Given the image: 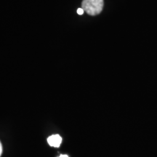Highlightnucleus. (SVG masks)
I'll use <instances>...</instances> for the list:
<instances>
[{
    "mask_svg": "<svg viewBox=\"0 0 157 157\" xmlns=\"http://www.w3.org/2000/svg\"><path fill=\"white\" fill-rule=\"evenodd\" d=\"M48 143L50 146L58 148L62 143V137L58 134L52 135L48 138Z\"/></svg>",
    "mask_w": 157,
    "mask_h": 157,
    "instance_id": "f03ea898",
    "label": "nucleus"
},
{
    "mask_svg": "<svg viewBox=\"0 0 157 157\" xmlns=\"http://www.w3.org/2000/svg\"><path fill=\"white\" fill-rule=\"evenodd\" d=\"M84 10L82 9V8H78V10H77V13L78 15H83V13H84Z\"/></svg>",
    "mask_w": 157,
    "mask_h": 157,
    "instance_id": "7ed1b4c3",
    "label": "nucleus"
},
{
    "mask_svg": "<svg viewBox=\"0 0 157 157\" xmlns=\"http://www.w3.org/2000/svg\"><path fill=\"white\" fill-rule=\"evenodd\" d=\"M103 0H83L82 8L90 15H97L103 10Z\"/></svg>",
    "mask_w": 157,
    "mask_h": 157,
    "instance_id": "f257e3e1",
    "label": "nucleus"
},
{
    "mask_svg": "<svg viewBox=\"0 0 157 157\" xmlns=\"http://www.w3.org/2000/svg\"><path fill=\"white\" fill-rule=\"evenodd\" d=\"M58 157H68V155H60V156H59Z\"/></svg>",
    "mask_w": 157,
    "mask_h": 157,
    "instance_id": "39448f33",
    "label": "nucleus"
},
{
    "mask_svg": "<svg viewBox=\"0 0 157 157\" xmlns=\"http://www.w3.org/2000/svg\"><path fill=\"white\" fill-rule=\"evenodd\" d=\"M2 153V143L0 142V156H1Z\"/></svg>",
    "mask_w": 157,
    "mask_h": 157,
    "instance_id": "20e7f679",
    "label": "nucleus"
}]
</instances>
